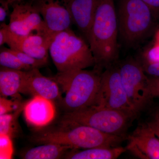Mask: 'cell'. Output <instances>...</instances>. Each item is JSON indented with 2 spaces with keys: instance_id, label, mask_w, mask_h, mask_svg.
Instances as JSON below:
<instances>
[{
  "instance_id": "1",
  "label": "cell",
  "mask_w": 159,
  "mask_h": 159,
  "mask_svg": "<svg viewBox=\"0 0 159 159\" xmlns=\"http://www.w3.org/2000/svg\"><path fill=\"white\" fill-rule=\"evenodd\" d=\"M118 18L114 0H97L87 42L95 58V68L102 70L118 57Z\"/></svg>"
},
{
  "instance_id": "2",
  "label": "cell",
  "mask_w": 159,
  "mask_h": 159,
  "mask_svg": "<svg viewBox=\"0 0 159 159\" xmlns=\"http://www.w3.org/2000/svg\"><path fill=\"white\" fill-rule=\"evenodd\" d=\"M123 137L111 134L87 125L59 123L57 126L39 129L30 138L38 145L53 143L73 149L119 146Z\"/></svg>"
},
{
  "instance_id": "3",
  "label": "cell",
  "mask_w": 159,
  "mask_h": 159,
  "mask_svg": "<svg viewBox=\"0 0 159 159\" xmlns=\"http://www.w3.org/2000/svg\"><path fill=\"white\" fill-rule=\"evenodd\" d=\"M102 71L95 68L57 72L52 79L65 93L59 105L65 112L74 111L96 104Z\"/></svg>"
},
{
  "instance_id": "4",
  "label": "cell",
  "mask_w": 159,
  "mask_h": 159,
  "mask_svg": "<svg viewBox=\"0 0 159 159\" xmlns=\"http://www.w3.org/2000/svg\"><path fill=\"white\" fill-rule=\"evenodd\" d=\"M49 54L58 72L95 66V58L88 43L71 29L54 35Z\"/></svg>"
},
{
  "instance_id": "5",
  "label": "cell",
  "mask_w": 159,
  "mask_h": 159,
  "mask_svg": "<svg viewBox=\"0 0 159 159\" xmlns=\"http://www.w3.org/2000/svg\"><path fill=\"white\" fill-rule=\"evenodd\" d=\"M119 36L126 45H136L153 27V11L142 0H120L117 11Z\"/></svg>"
},
{
  "instance_id": "6",
  "label": "cell",
  "mask_w": 159,
  "mask_h": 159,
  "mask_svg": "<svg viewBox=\"0 0 159 159\" xmlns=\"http://www.w3.org/2000/svg\"><path fill=\"white\" fill-rule=\"evenodd\" d=\"M133 118L121 111L93 105L65 113L59 123L87 125L105 133L124 138Z\"/></svg>"
},
{
  "instance_id": "7",
  "label": "cell",
  "mask_w": 159,
  "mask_h": 159,
  "mask_svg": "<svg viewBox=\"0 0 159 159\" xmlns=\"http://www.w3.org/2000/svg\"><path fill=\"white\" fill-rule=\"evenodd\" d=\"M95 105L121 111L133 117L139 113L129 101L123 87L118 67L111 66L102 72Z\"/></svg>"
},
{
  "instance_id": "8",
  "label": "cell",
  "mask_w": 159,
  "mask_h": 159,
  "mask_svg": "<svg viewBox=\"0 0 159 159\" xmlns=\"http://www.w3.org/2000/svg\"><path fill=\"white\" fill-rule=\"evenodd\" d=\"M122 85L129 101L139 112L147 107L152 99L148 77L141 62L129 59L118 67Z\"/></svg>"
},
{
  "instance_id": "9",
  "label": "cell",
  "mask_w": 159,
  "mask_h": 159,
  "mask_svg": "<svg viewBox=\"0 0 159 159\" xmlns=\"http://www.w3.org/2000/svg\"><path fill=\"white\" fill-rule=\"evenodd\" d=\"M12 6L8 26L12 33L20 36L28 35L34 31L47 34L43 18L31 1H23Z\"/></svg>"
},
{
  "instance_id": "10",
  "label": "cell",
  "mask_w": 159,
  "mask_h": 159,
  "mask_svg": "<svg viewBox=\"0 0 159 159\" xmlns=\"http://www.w3.org/2000/svg\"><path fill=\"white\" fill-rule=\"evenodd\" d=\"M43 18L47 34L54 36L71 29L74 25L70 14L61 0L31 1Z\"/></svg>"
},
{
  "instance_id": "11",
  "label": "cell",
  "mask_w": 159,
  "mask_h": 159,
  "mask_svg": "<svg viewBox=\"0 0 159 159\" xmlns=\"http://www.w3.org/2000/svg\"><path fill=\"white\" fill-rule=\"evenodd\" d=\"M54 36L44 33H31L20 36L9 30L6 44L10 48L18 50L37 59L48 61L49 48Z\"/></svg>"
},
{
  "instance_id": "12",
  "label": "cell",
  "mask_w": 159,
  "mask_h": 159,
  "mask_svg": "<svg viewBox=\"0 0 159 159\" xmlns=\"http://www.w3.org/2000/svg\"><path fill=\"white\" fill-rule=\"evenodd\" d=\"M20 93L43 97L58 104L63 98L57 83L51 77L43 76L38 69L25 71Z\"/></svg>"
},
{
  "instance_id": "13",
  "label": "cell",
  "mask_w": 159,
  "mask_h": 159,
  "mask_svg": "<svg viewBox=\"0 0 159 159\" xmlns=\"http://www.w3.org/2000/svg\"><path fill=\"white\" fill-rule=\"evenodd\" d=\"M127 139L125 148L135 156L142 159H159V139L147 123L139 125Z\"/></svg>"
},
{
  "instance_id": "14",
  "label": "cell",
  "mask_w": 159,
  "mask_h": 159,
  "mask_svg": "<svg viewBox=\"0 0 159 159\" xmlns=\"http://www.w3.org/2000/svg\"><path fill=\"white\" fill-rule=\"evenodd\" d=\"M23 112L27 123L37 129L48 126L54 120L56 113L54 102L39 96L33 97L26 102Z\"/></svg>"
},
{
  "instance_id": "15",
  "label": "cell",
  "mask_w": 159,
  "mask_h": 159,
  "mask_svg": "<svg viewBox=\"0 0 159 159\" xmlns=\"http://www.w3.org/2000/svg\"><path fill=\"white\" fill-rule=\"evenodd\" d=\"M70 14L73 24L87 41L97 9V0H61Z\"/></svg>"
},
{
  "instance_id": "16",
  "label": "cell",
  "mask_w": 159,
  "mask_h": 159,
  "mask_svg": "<svg viewBox=\"0 0 159 159\" xmlns=\"http://www.w3.org/2000/svg\"><path fill=\"white\" fill-rule=\"evenodd\" d=\"M26 71L18 70L1 66L0 70V93L1 97L20 98L19 94Z\"/></svg>"
},
{
  "instance_id": "17",
  "label": "cell",
  "mask_w": 159,
  "mask_h": 159,
  "mask_svg": "<svg viewBox=\"0 0 159 159\" xmlns=\"http://www.w3.org/2000/svg\"><path fill=\"white\" fill-rule=\"evenodd\" d=\"M79 149H71L66 154V159H116L126 151L125 148L117 146L115 147H97Z\"/></svg>"
},
{
  "instance_id": "18",
  "label": "cell",
  "mask_w": 159,
  "mask_h": 159,
  "mask_svg": "<svg viewBox=\"0 0 159 159\" xmlns=\"http://www.w3.org/2000/svg\"><path fill=\"white\" fill-rule=\"evenodd\" d=\"M73 148L59 144L48 143L30 148L20 154L24 159H64L67 153Z\"/></svg>"
},
{
  "instance_id": "19",
  "label": "cell",
  "mask_w": 159,
  "mask_h": 159,
  "mask_svg": "<svg viewBox=\"0 0 159 159\" xmlns=\"http://www.w3.org/2000/svg\"><path fill=\"white\" fill-rule=\"evenodd\" d=\"M26 102H24L18 109L13 112L0 116V134L6 135L11 139L19 133L18 119L24 110Z\"/></svg>"
},
{
  "instance_id": "20",
  "label": "cell",
  "mask_w": 159,
  "mask_h": 159,
  "mask_svg": "<svg viewBox=\"0 0 159 159\" xmlns=\"http://www.w3.org/2000/svg\"><path fill=\"white\" fill-rule=\"evenodd\" d=\"M0 65L1 66L18 70L29 71L32 70L29 66L22 62L9 48H7L2 46L0 50Z\"/></svg>"
},
{
  "instance_id": "21",
  "label": "cell",
  "mask_w": 159,
  "mask_h": 159,
  "mask_svg": "<svg viewBox=\"0 0 159 159\" xmlns=\"http://www.w3.org/2000/svg\"><path fill=\"white\" fill-rule=\"evenodd\" d=\"M9 49L15 55H16L18 57L19 59L24 64L29 66L32 69H39L48 65V61L34 58L31 55L24 53L22 51L13 50L10 48Z\"/></svg>"
},
{
  "instance_id": "22",
  "label": "cell",
  "mask_w": 159,
  "mask_h": 159,
  "mask_svg": "<svg viewBox=\"0 0 159 159\" xmlns=\"http://www.w3.org/2000/svg\"><path fill=\"white\" fill-rule=\"evenodd\" d=\"M13 154L12 139L6 135L0 134V159H11Z\"/></svg>"
},
{
  "instance_id": "23",
  "label": "cell",
  "mask_w": 159,
  "mask_h": 159,
  "mask_svg": "<svg viewBox=\"0 0 159 159\" xmlns=\"http://www.w3.org/2000/svg\"><path fill=\"white\" fill-rule=\"evenodd\" d=\"M23 103L20 102V99H9L6 97H1L0 116L13 112L17 110L22 105Z\"/></svg>"
},
{
  "instance_id": "24",
  "label": "cell",
  "mask_w": 159,
  "mask_h": 159,
  "mask_svg": "<svg viewBox=\"0 0 159 159\" xmlns=\"http://www.w3.org/2000/svg\"><path fill=\"white\" fill-rule=\"evenodd\" d=\"M143 62L154 63L159 62V43L155 42L151 48L145 52Z\"/></svg>"
},
{
  "instance_id": "25",
  "label": "cell",
  "mask_w": 159,
  "mask_h": 159,
  "mask_svg": "<svg viewBox=\"0 0 159 159\" xmlns=\"http://www.w3.org/2000/svg\"><path fill=\"white\" fill-rule=\"evenodd\" d=\"M146 123L159 139V107L155 110L149 121Z\"/></svg>"
},
{
  "instance_id": "26",
  "label": "cell",
  "mask_w": 159,
  "mask_h": 159,
  "mask_svg": "<svg viewBox=\"0 0 159 159\" xmlns=\"http://www.w3.org/2000/svg\"><path fill=\"white\" fill-rule=\"evenodd\" d=\"M146 74L153 77H159V62L154 63L141 62Z\"/></svg>"
},
{
  "instance_id": "27",
  "label": "cell",
  "mask_w": 159,
  "mask_h": 159,
  "mask_svg": "<svg viewBox=\"0 0 159 159\" xmlns=\"http://www.w3.org/2000/svg\"><path fill=\"white\" fill-rule=\"evenodd\" d=\"M148 84L152 98H159V77L148 78Z\"/></svg>"
},
{
  "instance_id": "28",
  "label": "cell",
  "mask_w": 159,
  "mask_h": 159,
  "mask_svg": "<svg viewBox=\"0 0 159 159\" xmlns=\"http://www.w3.org/2000/svg\"><path fill=\"white\" fill-rule=\"evenodd\" d=\"M9 28L8 25L3 22L1 25L0 28V46L2 47L6 44L8 39V33H9Z\"/></svg>"
},
{
  "instance_id": "29",
  "label": "cell",
  "mask_w": 159,
  "mask_h": 159,
  "mask_svg": "<svg viewBox=\"0 0 159 159\" xmlns=\"http://www.w3.org/2000/svg\"><path fill=\"white\" fill-rule=\"evenodd\" d=\"M0 6V21L3 22L6 20L9 11V3L7 0H1Z\"/></svg>"
},
{
  "instance_id": "30",
  "label": "cell",
  "mask_w": 159,
  "mask_h": 159,
  "mask_svg": "<svg viewBox=\"0 0 159 159\" xmlns=\"http://www.w3.org/2000/svg\"><path fill=\"white\" fill-rule=\"evenodd\" d=\"M151 9L154 13L159 12V0H142Z\"/></svg>"
},
{
  "instance_id": "31",
  "label": "cell",
  "mask_w": 159,
  "mask_h": 159,
  "mask_svg": "<svg viewBox=\"0 0 159 159\" xmlns=\"http://www.w3.org/2000/svg\"><path fill=\"white\" fill-rule=\"evenodd\" d=\"M24 1L25 0H7L9 5L11 6H12V5H14L15 4L21 2H22Z\"/></svg>"
},
{
  "instance_id": "32",
  "label": "cell",
  "mask_w": 159,
  "mask_h": 159,
  "mask_svg": "<svg viewBox=\"0 0 159 159\" xmlns=\"http://www.w3.org/2000/svg\"><path fill=\"white\" fill-rule=\"evenodd\" d=\"M155 42L159 43V30L157 31L156 34Z\"/></svg>"
},
{
  "instance_id": "33",
  "label": "cell",
  "mask_w": 159,
  "mask_h": 159,
  "mask_svg": "<svg viewBox=\"0 0 159 159\" xmlns=\"http://www.w3.org/2000/svg\"><path fill=\"white\" fill-rule=\"evenodd\" d=\"M33 0H30V1H33Z\"/></svg>"
}]
</instances>
